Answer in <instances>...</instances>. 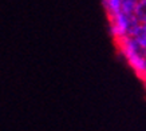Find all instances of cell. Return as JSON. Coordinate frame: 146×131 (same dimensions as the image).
<instances>
[{
    "label": "cell",
    "instance_id": "5b68a950",
    "mask_svg": "<svg viewBox=\"0 0 146 131\" xmlns=\"http://www.w3.org/2000/svg\"><path fill=\"white\" fill-rule=\"evenodd\" d=\"M142 79H143V82H145V84H146V74H145V76H143Z\"/></svg>",
    "mask_w": 146,
    "mask_h": 131
},
{
    "label": "cell",
    "instance_id": "6da1fadb",
    "mask_svg": "<svg viewBox=\"0 0 146 131\" xmlns=\"http://www.w3.org/2000/svg\"><path fill=\"white\" fill-rule=\"evenodd\" d=\"M117 46L119 48L121 54L123 55V58L127 60L129 66L142 79L146 74V55L143 48L131 36L118 40Z\"/></svg>",
    "mask_w": 146,
    "mask_h": 131
},
{
    "label": "cell",
    "instance_id": "3957f363",
    "mask_svg": "<svg viewBox=\"0 0 146 131\" xmlns=\"http://www.w3.org/2000/svg\"><path fill=\"white\" fill-rule=\"evenodd\" d=\"M121 5H122V0H105L103 8L107 13V18L121 12Z\"/></svg>",
    "mask_w": 146,
    "mask_h": 131
},
{
    "label": "cell",
    "instance_id": "7a4b0ae2",
    "mask_svg": "<svg viewBox=\"0 0 146 131\" xmlns=\"http://www.w3.org/2000/svg\"><path fill=\"white\" fill-rule=\"evenodd\" d=\"M109 23H110L111 36L115 39V42L131 36L133 31L139 26L134 13L123 12L122 7H121V12L113 15V16H109Z\"/></svg>",
    "mask_w": 146,
    "mask_h": 131
},
{
    "label": "cell",
    "instance_id": "277c9868",
    "mask_svg": "<svg viewBox=\"0 0 146 131\" xmlns=\"http://www.w3.org/2000/svg\"><path fill=\"white\" fill-rule=\"evenodd\" d=\"M134 16L139 24H146V0H139L135 3Z\"/></svg>",
    "mask_w": 146,
    "mask_h": 131
}]
</instances>
